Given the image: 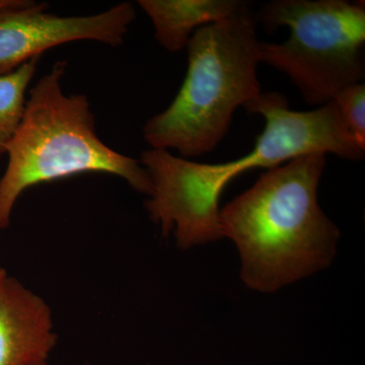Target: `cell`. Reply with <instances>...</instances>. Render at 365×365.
<instances>
[{
    "mask_svg": "<svg viewBox=\"0 0 365 365\" xmlns=\"http://www.w3.org/2000/svg\"><path fill=\"white\" fill-rule=\"evenodd\" d=\"M245 109L265 119V129L245 157L209 165L175 157L168 150L150 148L141 153L139 162L153 184L145 209L163 237L174 235L180 249L222 239L220 195L242 173L273 169L313 153H332L350 160L364 158L365 146L348 130L333 101L313 111L300 112L289 109L281 93H262Z\"/></svg>",
    "mask_w": 365,
    "mask_h": 365,
    "instance_id": "1",
    "label": "cell"
},
{
    "mask_svg": "<svg viewBox=\"0 0 365 365\" xmlns=\"http://www.w3.org/2000/svg\"><path fill=\"white\" fill-rule=\"evenodd\" d=\"M325 165L323 153L300 155L220 209L222 237L237 246L250 289L274 292L332 263L340 230L318 203Z\"/></svg>",
    "mask_w": 365,
    "mask_h": 365,
    "instance_id": "2",
    "label": "cell"
},
{
    "mask_svg": "<svg viewBox=\"0 0 365 365\" xmlns=\"http://www.w3.org/2000/svg\"><path fill=\"white\" fill-rule=\"evenodd\" d=\"M66 67V60L57 61L29 91L21 123L6 148L9 163L0 180V230L11 225L21 194L44 182L102 173L121 178L143 195L153 193L141 163L101 140L88 97L64 93Z\"/></svg>",
    "mask_w": 365,
    "mask_h": 365,
    "instance_id": "3",
    "label": "cell"
},
{
    "mask_svg": "<svg viewBox=\"0 0 365 365\" xmlns=\"http://www.w3.org/2000/svg\"><path fill=\"white\" fill-rule=\"evenodd\" d=\"M260 43L250 7L198 29L187 44L188 68L176 98L144 124L150 148L187 160L215 150L235 110L261 96Z\"/></svg>",
    "mask_w": 365,
    "mask_h": 365,
    "instance_id": "4",
    "label": "cell"
},
{
    "mask_svg": "<svg viewBox=\"0 0 365 365\" xmlns=\"http://www.w3.org/2000/svg\"><path fill=\"white\" fill-rule=\"evenodd\" d=\"M258 20L270 33L289 29L281 44L260 43V63L287 74L307 105L321 107L364 78V2L274 0Z\"/></svg>",
    "mask_w": 365,
    "mask_h": 365,
    "instance_id": "5",
    "label": "cell"
},
{
    "mask_svg": "<svg viewBox=\"0 0 365 365\" xmlns=\"http://www.w3.org/2000/svg\"><path fill=\"white\" fill-rule=\"evenodd\" d=\"M48 9L45 2L29 0L25 6L0 14V78L57 46L76 41L123 45L136 18L130 2L91 16H60Z\"/></svg>",
    "mask_w": 365,
    "mask_h": 365,
    "instance_id": "6",
    "label": "cell"
},
{
    "mask_svg": "<svg viewBox=\"0 0 365 365\" xmlns=\"http://www.w3.org/2000/svg\"><path fill=\"white\" fill-rule=\"evenodd\" d=\"M57 341L51 307L9 276L0 292V365L47 362Z\"/></svg>",
    "mask_w": 365,
    "mask_h": 365,
    "instance_id": "7",
    "label": "cell"
},
{
    "mask_svg": "<svg viewBox=\"0 0 365 365\" xmlns=\"http://www.w3.org/2000/svg\"><path fill=\"white\" fill-rule=\"evenodd\" d=\"M137 4L150 16L155 40L172 53L186 48L198 29L249 9L240 0H139Z\"/></svg>",
    "mask_w": 365,
    "mask_h": 365,
    "instance_id": "8",
    "label": "cell"
},
{
    "mask_svg": "<svg viewBox=\"0 0 365 365\" xmlns=\"http://www.w3.org/2000/svg\"><path fill=\"white\" fill-rule=\"evenodd\" d=\"M41 57L29 60L16 71L0 78V153L18 129L25 111L26 90L37 72Z\"/></svg>",
    "mask_w": 365,
    "mask_h": 365,
    "instance_id": "9",
    "label": "cell"
},
{
    "mask_svg": "<svg viewBox=\"0 0 365 365\" xmlns=\"http://www.w3.org/2000/svg\"><path fill=\"white\" fill-rule=\"evenodd\" d=\"M348 130L365 146V86L353 83L342 88L333 98Z\"/></svg>",
    "mask_w": 365,
    "mask_h": 365,
    "instance_id": "10",
    "label": "cell"
},
{
    "mask_svg": "<svg viewBox=\"0 0 365 365\" xmlns=\"http://www.w3.org/2000/svg\"><path fill=\"white\" fill-rule=\"evenodd\" d=\"M29 0H0V14L6 13L9 9L25 6Z\"/></svg>",
    "mask_w": 365,
    "mask_h": 365,
    "instance_id": "11",
    "label": "cell"
},
{
    "mask_svg": "<svg viewBox=\"0 0 365 365\" xmlns=\"http://www.w3.org/2000/svg\"><path fill=\"white\" fill-rule=\"evenodd\" d=\"M7 277H9V274H7L6 269L0 267V292H1L2 287H4Z\"/></svg>",
    "mask_w": 365,
    "mask_h": 365,
    "instance_id": "12",
    "label": "cell"
},
{
    "mask_svg": "<svg viewBox=\"0 0 365 365\" xmlns=\"http://www.w3.org/2000/svg\"><path fill=\"white\" fill-rule=\"evenodd\" d=\"M38 365H49V364H48V361H47V362H43V364H40Z\"/></svg>",
    "mask_w": 365,
    "mask_h": 365,
    "instance_id": "13",
    "label": "cell"
},
{
    "mask_svg": "<svg viewBox=\"0 0 365 365\" xmlns=\"http://www.w3.org/2000/svg\"><path fill=\"white\" fill-rule=\"evenodd\" d=\"M2 155H2V153H0V160H1Z\"/></svg>",
    "mask_w": 365,
    "mask_h": 365,
    "instance_id": "14",
    "label": "cell"
}]
</instances>
